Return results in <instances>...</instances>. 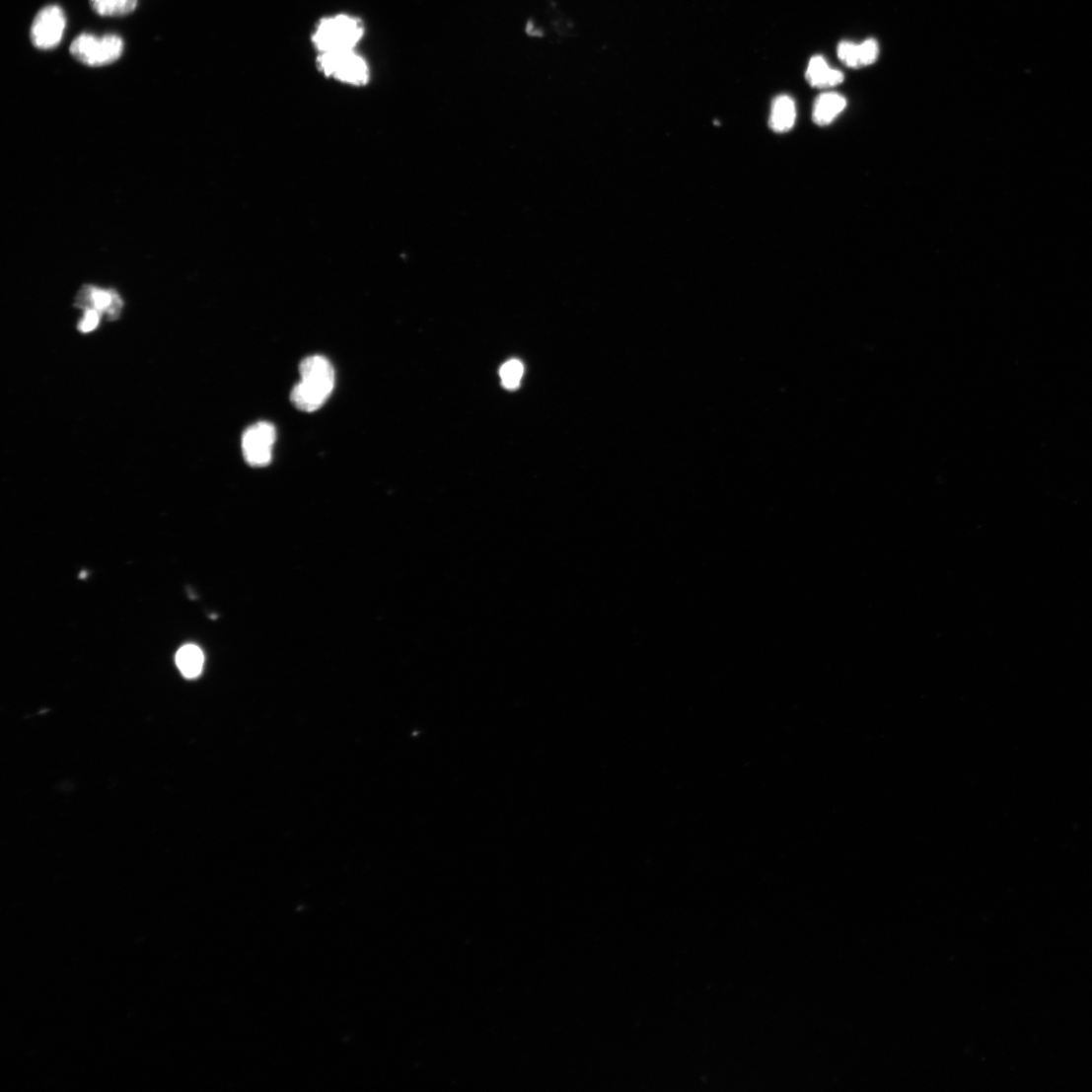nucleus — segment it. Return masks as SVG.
<instances>
[{
    "label": "nucleus",
    "instance_id": "nucleus-1",
    "mask_svg": "<svg viewBox=\"0 0 1092 1092\" xmlns=\"http://www.w3.org/2000/svg\"><path fill=\"white\" fill-rule=\"evenodd\" d=\"M301 382L295 386L291 400L304 412L319 410L330 398L335 386V372L331 362L324 356L313 355L300 364Z\"/></svg>",
    "mask_w": 1092,
    "mask_h": 1092
},
{
    "label": "nucleus",
    "instance_id": "nucleus-2",
    "mask_svg": "<svg viewBox=\"0 0 1092 1092\" xmlns=\"http://www.w3.org/2000/svg\"><path fill=\"white\" fill-rule=\"evenodd\" d=\"M364 35L362 22L354 17L338 15L323 19L316 27L312 40L319 53L355 50Z\"/></svg>",
    "mask_w": 1092,
    "mask_h": 1092
},
{
    "label": "nucleus",
    "instance_id": "nucleus-3",
    "mask_svg": "<svg viewBox=\"0 0 1092 1092\" xmlns=\"http://www.w3.org/2000/svg\"><path fill=\"white\" fill-rule=\"evenodd\" d=\"M124 51V40L116 35L78 36L70 46L71 55L88 66H105L118 60Z\"/></svg>",
    "mask_w": 1092,
    "mask_h": 1092
},
{
    "label": "nucleus",
    "instance_id": "nucleus-4",
    "mask_svg": "<svg viewBox=\"0 0 1092 1092\" xmlns=\"http://www.w3.org/2000/svg\"><path fill=\"white\" fill-rule=\"evenodd\" d=\"M317 64L322 73L349 86L363 87L370 80L369 65L355 50L319 53Z\"/></svg>",
    "mask_w": 1092,
    "mask_h": 1092
},
{
    "label": "nucleus",
    "instance_id": "nucleus-5",
    "mask_svg": "<svg viewBox=\"0 0 1092 1092\" xmlns=\"http://www.w3.org/2000/svg\"><path fill=\"white\" fill-rule=\"evenodd\" d=\"M66 17L58 6H48L40 10L31 27L32 44L40 50L56 48L63 38Z\"/></svg>",
    "mask_w": 1092,
    "mask_h": 1092
},
{
    "label": "nucleus",
    "instance_id": "nucleus-6",
    "mask_svg": "<svg viewBox=\"0 0 1092 1092\" xmlns=\"http://www.w3.org/2000/svg\"><path fill=\"white\" fill-rule=\"evenodd\" d=\"M276 440L275 427L268 422L251 426L242 436V451L246 461L254 468H264L271 463Z\"/></svg>",
    "mask_w": 1092,
    "mask_h": 1092
},
{
    "label": "nucleus",
    "instance_id": "nucleus-7",
    "mask_svg": "<svg viewBox=\"0 0 1092 1092\" xmlns=\"http://www.w3.org/2000/svg\"><path fill=\"white\" fill-rule=\"evenodd\" d=\"M75 306L84 310H96L112 321L119 318L124 303L115 291L86 286L79 292Z\"/></svg>",
    "mask_w": 1092,
    "mask_h": 1092
},
{
    "label": "nucleus",
    "instance_id": "nucleus-8",
    "mask_svg": "<svg viewBox=\"0 0 1092 1092\" xmlns=\"http://www.w3.org/2000/svg\"><path fill=\"white\" fill-rule=\"evenodd\" d=\"M805 75L808 84L817 89L835 88L843 81L842 72L832 69L822 56H815L809 61Z\"/></svg>",
    "mask_w": 1092,
    "mask_h": 1092
},
{
    "label": "nucleus",
    "instance_id": "nucleus-9",
    "mask_svg": "<svg viewBox=\"0 0 1092 1092\" xmlns=\"http://www.w3.org/2000/svg\"><path fill=\"white\" fill-rule=\"evenodd\" d=\"M845 99L837 93L821 95L815 104L813 118L817 125L828 126L843 111Z\"/></svg>",
    "mask_w": 1092,
    "mask_h": 1092
},
{
    "label": "nucleus",
    "instance_id": "nucleus-10",
    "mask_svg": "<svg viewBox=\"0 0 1092 1092\" xmlns=\"http://www.w3.org/2000/svg\"><path fill=\"white\" fill-rule=\"evenodd\" d=\"M796 115L794 101L788 96H780L772 104L768 125L777 133L788 132L794 127Z\"/></svg>",
    "mask_w": 1092,
    "mask_h": 1092
},
{
    "label": "nucleus",
    "instance_id": "nucleus-11",
    "mask_svg": "<svg viewBox=\"0 0 1092 1092\" xmlns=\"http://www.w3.org/2000/svg\"><path fill=\"white\" fill-rule=\"evenodd\" d=\"M205 657L198 646L186 644L177 655V665L182 674L188 679L196 678L204 668Z\"/></svg>",
    "mask_w": 1092,
    "mask_h": 1092
},
{
    "label": "nucleus",
    "instance_id": "nucleus-12",
    "mask_svg": "<svg viewBox=\"0 0 1092 1092\" xmlns=\"http://www.w3.org/2000/svg\"><path fill=\"white\" fill-rule=\"evenodd\" d=\"M92 9L103 17H123L132 14L138 0H90Z\"/></svg>",
    "mask_w": 1092,
    "mask_h": 1092
},
{
    "label": "nucleus",
    "instance_id": "nucleus-13",
    "mask_svg": "<svg viewBox=\"0 0 1092 1092\" xmlns=\"http://www.w3.org/2000/svg\"><path fill=\"white\" fill-rule=\"evenodd\" d=\"M523 372V364L519 360L512 359L506 362L500 370L503 386L508 390L517 389L520 385Z\"/></svg>",
    "mask_w": 1092,
    "mask_h": 1092
},
{
    "label": "nucleus",
    "instance_id": "nucleus-14",
    "mask_svg": "<svg viewBox=\"0 0 1092 1092\" xmlns=\"http://www.w3.org/2000/svg\"><path fill=\"white\" fill-rule=\"evenodd\" d=\"M837 56L846 66L860 68L862 66L860 46L852 42H841L837 47Z\"/></svg>",
    "mask_w": 1092,
    "mask_h": 1092
},
{
    "label": "nucleus",
    "instance_id": "nucleus-15",
    "mask_svg": "<svg viewBox=\"0 0 1092 1092\" xmlns=\"http://www.w3.org/2000/svg\"><path fill=\"white\" fill-rule=\"evenodd\" d=\"M102 317L103 315L96 310H85L83 319L78 323V330L81 333H91L95 331L100 327Z\"/></svg>",
    "mask_w": 1092,
    "mask_h": 1092
},
{
    "label": "nucleus",
    "instance_id": "nucleus-16",
    "mask_svg": "<svg viewBox=\"0 0 1092 1092\" xmlns=\"http://www.w3.org/2000/svg\"><path fill=\"white\" fill-rule=\"evenodd\" d=\"M860 46L862 66H868L876 62L879 56V45L875 39H866Z\"/></svg>",
    "mask_w": 1092,
    "mask_h": 1092
}]
</instances>
